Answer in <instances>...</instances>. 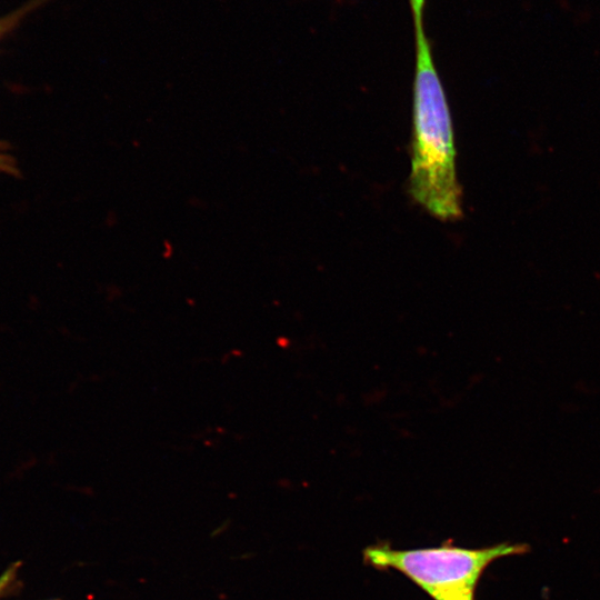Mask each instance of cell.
<instances>
[{"mask_svg": "<svg viewBox=\"0 0 600 600\" xmlns=\"http://www.w3.org/2000/svg\"><path fill=\"white\" fill-rule=\"evenodd\" d=\"M416 38L412 100L411 198L432 217L454 221L462 217V190L456 168L450 108L424 30L426 0H409Z\"/></svg>", "mask_w": 600, "mask_h": 600, "instance_id": "6da1fadb", "label": "cell"}, {"mask_svg": "<svg viewBox=\"0 0 600 600\" xmlns=\"http://www.w3.org/2000/svg\"><path fill=\"white\" fill-rule=\"evenodd\" d=\"M529 551L526 543L468 549L451 540L433 548L398 550L388 542L363 550V561L378 570L401 572L432 600H476L481 576L493 561Z\"/></svg>", "mask_w": 600, "mask_h": 600, "instance_id": "7a4b0ae2", "label": "cell"}, {"mask_svg": "<svg viewBox=\"0 0 600 600\" xmlns=\"http://www.w3.org/2000/svg\"><path fill=\"white\" fill-rule=\"evenodd\" d=\"M0 172L14 173V162L13 160L2 151H0Z\"/></svg>", "mask_w": 600, "mask_h": 600, "instance_id": "3957f363", "label": "cell"}, {"mask_svg": "<svg viewBox=\"0 0 600 600\" xmlns=\"http://www.w3.org/2000/svg\"><path fill=\"white\" fill-rule=\"evenodd\" d=\"M14 573L16 567H12L7 572H4V574H2V577L0 578V592L8 586Z\"/></svg>", "mask_w": 600, "mask_h": 600, "instance_id": "277c9868", "label": "cell"}]
</instances>
